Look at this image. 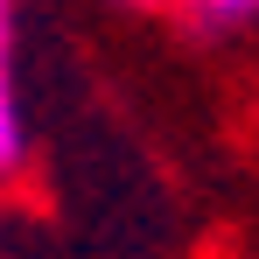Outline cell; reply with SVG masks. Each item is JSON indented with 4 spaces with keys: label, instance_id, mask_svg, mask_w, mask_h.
I'll use <instances>...</instances> for the list:
<instances>
[{
    "label": "cell",
    "instance_id": "1",
    "mask_svg": "<svg viewBox=\"0 0 259 259\" xmlns=\"http://www.w3.org/2000/svg\"><path fill=\"white\" fill-rule=\"evenodd\" d=\"M21 14L0 0V189L28 175V105H21Z\"/></svg>",
    "mask_w": 259,
    "mask_h": 259
},
{
    "label": "cell",
    "instance_id": "2",
    "mask_svg": "<svg viewBox=\"0 0 259 259\" xmlns=\"http://www.w3.org/2000/svg\"><path fill=\"white\" fill-rule=\"evenodd\" d=\"M182 7H189V21L203 35H231V28L259 21V0H182Z\"/></svg>",
    "mask_w": 259,
    "mask_h": 259
},
{
    "label": "cell",
    "instance_id": "3",
    "mask_svg": "<svg viewBox=\"0 0 259 259\" xmlns=\"http://www.w3.org/2000/svg\"><path fill=\"white\" fill-rule=\"evenodd\" d=\"M140 7H182V0H140Z\"/></svg>",
    "mask_w": 259,
    "mask_h": 259
}]
</instances>
